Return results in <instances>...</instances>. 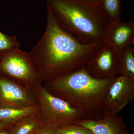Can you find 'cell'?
Instances as JSON below:
<instances>
[{"label":"cell","mask_w":134,"mask_h":134,"mask_svg":"<svg viewBox=\"0 0 134 134\" xmlns=\"http://www.w3.org/2000/svg\"><path fill=\"white\" fill-rule=\"evenodd\" d=\"M44 124L38 112L23 118L8 129L9 134H33Z\"/></svg>","instance_id":"12"},{"label":"cell","mask_w":134,"mask_h":134,"mask_svg":"<svg viewBox=\"0 0 134 134\" xmlns=\"http://www.w3.org/2000/svg\"><path fill=\"white\" fill-rule=\"evenodd\" d=\"M0 75L12 79L34 92L43 85L30 53L20 48L0 54Z\"/></svg>","instance_id":"4"},{"label":"cell","mask_w":134,"mask_h":134,"mask_svg":"<svg viewBox=\"0 0 134 134\" xmlns=\"http://www.w3.org/2000/svg\"><path fill=\"white\" fill-rule=\"evenodd\" d=\"M36 92L40 103L38 113L43 123L59 128L85 119L77 110L65 100L50 94L43 85Z\"/></svg>","instance_id":"5"},{"label":"cell","mask_w":134,"mask_h":134,"mask_svg":"<svg viewBox=\"0 0 134 134\" xmlns=\"http://www.w3.org/2000/svg\"><path fill=\"white\" fill-rule=\"evenodd\" d=\"M117 53L119 75L134 81V48L130 45Z\"/></svg>","instance_id":"11"},{"label":"cell","mask_w":134,"mask_h":134,"mask_svg":"<svg viewBox=\"0 0 134 134\" xmlns=\"http://www.w3.org/2000/svg\"><path fill=\"white\" fill-rule=\"evenodd\" d=\"M0 134H9L8 129L0 130Z\"/></svg>","instance_id":"19"},{"label":"cell","mask_w":134,"mask_h":134,"mask_svg":"<svg viewBox=\"0 0 134 134\" xmlns=\"http://www.w3.org/2000/svg\"><path fill=\"white\" fill-rule=\"evenodd\" d=\"M45 31L30 53L43 83L85 68L104 44L81 43L60 25L47 7Z\"/></svg>","instance_id":"1"},{"label":"cell","mask_w":134,"mask_h":134,"mask_svg":"<svg viewBox=\"0 0 134 134\" xmlns=\"http://www.w3.org/2000/svg\"><path fill=\"white\" fill-rule=\"evenodd\" d=\"M114 79L94 78L83 68L44 83L43 86L77 110L85 119L98 120L107 110L105 98Z\"/></svg>","instance_id":"2"},{"label":"cell","mask_w":134,"mask_h":134,"mask_svg":"<svg viewBox=\"0 0 134 134\" xmlns=\"http://www.w3.org/2000/svg\"><path fill=\"white\" fill-rule=\"evenodd\" d=\"M59 24L81 43L102 41L104 31L110 22L100 1L46 0Z\"/></svg>","instance_id":"3"},{"label":"cell","mask_w":134,"mask_h":134,"mask_svg":"<svg viewBox=\"0 0 134 134\" xmlns=\"http://www.w3.org/2000/svg\"><path fill=\"white\" fill-rule=\"evenodd\" d=\"M40 106L16 108L0 107V122L15 124L25 117L38 112Z\"/></svg>","instance_id":"13"},{"label":"cell","mask_w":134,"mask_h":134,"mask_svg":"<svg viewBox=\"0 0 134 134\" xmlns=\"http://www.w3.org/2000/svg\"><path fill=\"white\" fill-rule=\"evenodd\" d=\"M89 1H90L93 2H96L99 1L100 0H89Z\"/></svg>","instance_id":"20"},{"label":"cell","mask_w":134,"mask_h":134,"mask_svg":"<svg viewBox=\"0 0 134 134\" xmlns=\"http://www.w3.org/2000/svg\"><path fill=\"white\" fill-rule=\"evenodd\" d=\"M14 124L13 123L0 122V130L8 129Z\"/></svg>","instance_id":"18"},{"label":"cell","mask_w":134,"mask_h":134,"mask_svg":"<svg viewBox=\"0 0 134 134\" xmlns=\"http://www.w3.org/2000/svg\"><path fill=\"white\" fill-rule=\"evenodd\" d=\"M89 74L98 79L115 78L119 74L117 52L104 45L85 68Z\"/></svg>","instance_id":"7"},{"label":"cell","mask_w":134,"mask_h":134,"mask_svg":"<svg viewBox=\"0 0 134 134\" xmlns=\"http://www.w3.org/2000/svg\"><path fill=\"white\" fill-rule=\"evenodd\" d=\"M59 134H94L88 129L75 123L68 124L58 128Z\"/></svg>","instance_id":"16"},{"label":"cell","mask_w":134,"mask_h":134,"mask_svg":"<svg viewBox=\"0 0 134 134\" xmlns=\"http://www.w3.org/2000/svg\"><path fill=\"white\" fill-rule=\"evenodd\" d=\"M19 48L16 36L5 35L0 30V54Z\"/></svg>","instance_id":"15"},{"label":"cell","mask_w":134,"mask_h":134,"mask_svg":"<svg viewBox=\"0 0 134 134\" xmlns=\"http://www.w3.org/2000/svg\"><path fill=\"white\" fill-rule=\"evenodd\" d=\"M101 7L110 22L120 20L121 0H100Z\"/></svg>","instance_id":"14"},{"label":"cell","mask_w":134,"mask_h":134,"mask_svg":"<svg viewBox=\"0 0 134 134\" xmlns=\"http://www.w3.org/2000/svg\"><path fill=\"white\" fill-rule=\"evenodd\" d=\"M75 123L86 127L94 134H130L122 118L108 110L99 119H83Z\"/></svg>","instance_id":"10"},{"label":"cell","mask_w":134,"mask_h":134,"mask_svg":"<svg viewBox=\"0 0 134 134\" xmlns=\"http://www.w3.org/2000/svg\"><path fill=\"white\" fill-rule=\"evenodd\" d=\"M102 42L117 52L127 46L134 44V22L120 20L109 22L105 28Z\"/></svg>","instance_id":"9"},{"label":"cell","mask_w":134,"mask_h":134,"mask_svg":"<svg viewBox=\"0 0 134 134\" xmlns=\"http://www.w3.org/2000/svg\"><path fill=\"white\" fill-rule=\"evenodd\" d=\"M40 106L36 92L12 79L0 75V107L23 108Z\"/></svg>","instance_id":"6"},{"label":"cell","mask_w":134,"mask_h":134,"mask_svg":"<svg viewBox=\"0 0 134 134\" xmlns=\"http://www.w3.org/2000/svg\"><path fill=\"white\" fill-rule=\"evenodd\" d=\"M33 134H59L58 127L50 124L44 123Z\"/></svg>","instance_id":"17"},{"label":"cell","mask_w":134,"mask_h":134,"mask_svg":"<svg viewBox=\"0 0 134 134\" xmlns=\"http://www.w3.org/2000/svg\"><path fill=\"white\" fill-rule=\"evenodd\" d=\"M134 98V81L118 75L110 85L105 98L107 110L118 114Z\"/></svg>","instance_id":"8"}]
</instances>
